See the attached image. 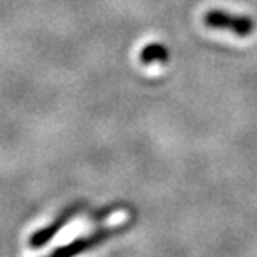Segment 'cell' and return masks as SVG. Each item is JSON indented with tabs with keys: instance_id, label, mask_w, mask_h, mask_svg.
I'll use <instances>...</instances> for the list:
<instances>
[{
	"instance_id": "1",
	"label": "cell",
	"mask_w": 257,
	"mask_h": 257,
	"mask_svg": "<svg viewBox=\"0 0 257 257\" xmlns=\"http://www.w3.org/2000/svg\"><path fill=\"white\" fill-rule=\"evenodd\" d=\"M204 24L211 29H220V31H230L239 38H246L253 32V22L248 16H236L230 13L213 9L207 11L204 16Z\"/></svg>"
},
{
	"instance_id": "2",
	"label": "cell",
	"mask_w": 257,
	"mask_h": 257,
	"mask_svg": "<svg viewBox=\"0 0 257 257\" xmlns=\"http://www.w3.org/2000/svg\"><path fill=\"white\" fill-rule=\"evenodd\" d=\"M125 227H127V223L114 225V227H107V229L96 230V232L89 234V236L79 237V239H75L73 243H70L68 246H63V248L56 250V252L50 253L48 257H75V255H79V253L86 252V250L93 248V246L102 245V241L109 239V237H112L114 234L125 230Z\"/></svg>"
},
{
	"instance_id": "3",
	"label": "cell",
	"mask_w": 257,
	"mask_h": 257,
	"mask_svg": "<svg viewBox=\"0 0 257 257\" xmlns=\"http://www.w3.org/2000/svg\"><path fill=\"white\" fill-rule=\"evenodd\" d=\"M141 63L150 64V63H166L168 61V50L165 45L161 43H150L140 52Z\"/></svg>"
}]
</instances>
